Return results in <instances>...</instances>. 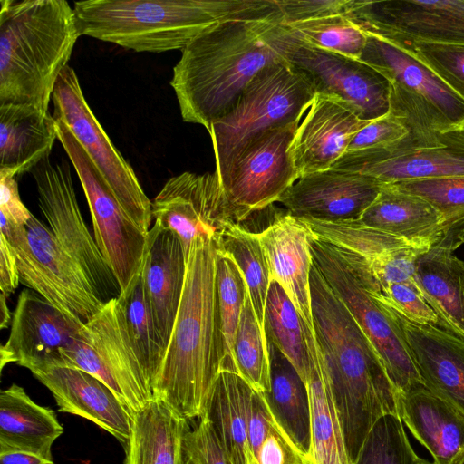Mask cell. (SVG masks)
<instances>
[{
  "instance_id": "obj_16",
  "label": "cell",
  "mask_w": 464,
  "mask_h": 464,
  "mask_svg": "<svg viewBox=\"0 0 464 464\" xmlns=\"http://www.w3.org/2000/svg\"><path fill=\"white\" fill-rule=\"evenodd\" d=\"M293 36L285 60L315 94L342 101L366 121L390 112L391 82L379 71L358 59L311 47Z\"/></svg>"
},
{
  "instance_id": "obj_48",
  "label": "cell",
  "mask_w": 464,
  "mask_h": 464,
  "mask_svg": "<svg viewBox=\"0 0 464 464\" xmlns=\"http://www.w3.org/2000/svg\"><path fill=\"white\" fill-rule=\"evenodd\" d=\"M258 464H315L291 439L274 415L270 430L256 457Z\"/></svg>"
},
{
  "instance_id": "obj_53",
  "label": "cell",
  "mask_w": 464,
  "mask_h": 464,
  "mask_svg": "<svg viewBox=\"0 0 464 464\" xmlns=\"http://www.w3.org/2000/svg\"><path fill=\"white\" fill-rule=\"evenodd\" d=\"M0 464H54V462L53 459L44 458L34 452L0 449Z\"/></svg>"
},
{
  "instance_id": "obj_11",
  "label": "cell",
  "mask_w": 464,
  "mask_h": 464,
  "mask_svg": "<svg viewBox=\"0 0 464 464\" xmlns=\"http://www.w3.org/2000/svg\"><path fill=\"white\" fill-rule=\"evenodd\" d=\"M56 127L58 140L82 183L94 239L123 295L140 274L147 233L125 211L69 128L60 121Z\"/></svg>"
},
{
  "instance_id": "obj_2",
  "label": "cell",
  "mask_w": 464,
  "mask_h": 464,
  "mask_svg": "<svg viewBox=\"0 0 464 464\" xmlns=\"http://www.w3.org/2000/svg\"><path fill=\"white\" fill-rule=\"evenodd\" d=\"M310 292L318 358L354 462L373 425L385 415H399L398 392L372 344L314 264Z\"/></svg>"
},
{
  "instance_id": "obj_12",
  "label": "cell",
  "mask_w": 464,
  "mask_h": 464,
  "mask_svg": "<svg viewBox=\"0 0 464 464\" xmlns=\"http://www.w3.org/2000/svg\"><path fill=\"white\" fill-rule=\"evenodd\" d=\"M52 101L53 118L69 128L125 211L148 233L153 218L151 201L131 166L112 144L92 111L78 76L71 66L67 65L61 72Z\"/></svg>"
},
{
  "instance_id": "obj_32",
  "label": "cell",
  "mask_w": 464,
  "mask_h": 464,
  "mask_svg": "<svg viewBox=\"0 0 464 464\" xmlns=\"http://www.w3.org/2000/svg\"><path fill=\"white\" fill-rule=\"evenodd\" d=\"M63 428L55 411L35 403L15 383L0 392V449L26 450L53 459Z\"/></svg>"
},
{
  "instance_id": "obj_42",
  "label": "cell",
  "mask_w": 464,
  "mask_h": 464,
  "mask_svg": "<svg viewBox=\"0 0 464 464\" xmlns=\"http://www.w3.org/2000/svg\"><path fill=\"white\" fill-rule=\"evenodd\" d=\"M417 458L400 416L388 414L373 425L353 464H415Z\"/></svg>"
},
{
  "instance_id": "obj_10",
  "label": "cell",
  "mask_w": 464,
  "mask_h": 464,
  "mask_svg": "<svg viewBox=\"0 0 464 464\" xmlns=\"http://www.w3.org/2000/svg\"><path fill=\"white\" fill-rule=\"evenodd\" d=\"M61 353L63 367L82 370L102 382L131 415L154 397L130 340L120 297L106 303Z\"/></svg>"
},
{
  "instance_id": "obj_30",
  "label": "cell",
  "mask_w": 464,
  "mask_h": 464,
  "mask_svg": "<svg viewBox=\"0 0 464 464\" xmlns=\"http://www.w3.org/2000/svg\"><path fill=\"white\" fill-rule=\"evenodd\" d=\"M418 246L430 248L447 233L439 211L423 198L384 184L374 201L356 220Z\"/></svg>"
},
{
  "instance_id": "obj_15",
  "label": "cell",
  "mask_w": 464,
  "mask_h": 464,
  "mask_svg": "<svg viewBox=\"0 0 464 464\" xmlns=\"http://www.w3.org/2000/svg\"><path fill=\"white\" fill-rule=\"evenodd\" d=\"M300 122L267 130L255 138L221 182L228 200L246 221L277 202L299 179L289 147Z\"/></svg>"
},
{
  "instance_id": "obj_9",
  "label": "cell",
  "mask_w": 464,
  "mask_h": 464,
  "mask_svg": "<svg viewBox=\"0 0 464 464\" xmlns=\"http://www.w3.org/2000/svg\"><path fill=\"white\" fill-rule=\"evenodd\" d=\"M310 246L313 264L372 344L397 392L424 385L396 314L371 295L336 246L314 235Z\"/></svg>"
},
{
  "instance_id": "obj_26",
  "label": "cell",
  "mask_w": 464,
  "mask_h": 464,
  "mask_svg": "<svg viewBox=\"0 0 464 464\" xmlns=\"http://www.w3.org/2000/svg\"><path fill=\"white\" fill-rule=\"evenodd\" d=\"M398 414L433 464H464V412L424 385L398 392Z\"/></svg>"
},
{
  "instance_id": "obj_38",
  "label": "cell",
  "mask_w": 464,
  "mask_h": 464,
  "mask_svg": "<svg viewBox=\"0 0 464 464\" xmlns=\"http://www.w3.org/2000/svg\"><path fill=\"white\" fill-rule=\"evenodd\" d=\"M120 300L135 353L153 392L166 349L148 302L140 274L131 288L120 296Z\"/></svg>"
},
{
  "instance_id": "obj_24",
  "label": "cell",
  "mask_w": 464,
  "mask_h": 464,
  "mask_svg": "<svg viewBox=\"0 0 464 464\" xmlns=\"http://www.w3.org/2000/svg\"><path fill=\"white\" fill-rule=\"evenodd\" d=\"M53 394L61 412L82 417L127 445L132 415L118 396L90 373L54 367L33 373Z\"/></svg>"
},
{
  "instance_id": "obj_45",
  "label": "cell",
  "mask_w": 464,
  "mask_h": 464,
  "mask_svg": "<svg viewBox=\"0 0 464 464\" xmlns=\"http://www.w3.org/2000/svg\"><path fill=\"white\" fill-rule=\"evenodd\" d=\"M370 294L380 304L411 323L439 326L436 313L424 300L420 288L413 285L391 284L380 293Z\"/></svg>"
},
{
  "instance_id": "obj_57",
  "label": "cell",
  "mask_w": 464,
  "mask_h": 464,
  "mask_svg": "<svg viewBox=\"0 0 464 464\" xmlns=\"http://www.w3.org/2000/svg\"><path fill=\"white\" fill-rule=\"evenodd\" d=\"M249 464H258V463H257V460L253 457V458L250 459Z\"/></svg>"
},
{
  "instance_id": "obj_35",
  "label": "cell",
  "mask_w": 464,
  "mask_h": 464,
  "mask_svg": "<svg viewBox=\"0 0 464 464\" xmlns=\"http://www.w3.org/2000/svg\"><path fill=\"white\" fill-rule=\"evenodd\" d=\"M266 343L270 392L265 396L277 421L295 443L310 456L311 417L307 386L285 354L273 343Z\"/></svg>"
},
{
  "instance_id": "obj_44",
  "label": "cell",
  "mask_w": 464,
  "mask_h": 464,
  "mask_svg": "<svg viewBox=\"0 0 464 464\" xmlns=\"http://www.w3.org/2000/svg\"><path fill=\"white\" fill-rule=\"evenodd\" d=\"M386 41L430 68L464 100V45L430 44L405 38Z\"/></svg>"
},
{
  "instance_id": "obj_22",
  "label": "cell",
  "mask_w": 464,
  "mask_h": 464,
  "mask_svg": "<svg viewBox=\"0 0 464 464\" xmlns=\"http://www.w3.org/2000/svg\"><path fill=\"white\" fill-rule=\"evenodd\" d=\"M368 122L342 101L316 94L289 147L299 178L331 169Z\"/></svg>"
},
{
  "instance_id": "obj_5",
  "label": "cell",
  "mask_w": 464,
  "mask_h": 464,
  "mask_svg": "<svg viewBox=\"0 0 464 464\" xmlns=\"http://www.w3.org/2000/svg\"><path fill=\"white\" fill-rule=\"evenodd\" d=\"M0 105L48 112L54 87L81 36L64 0H0Z\"/></svg>"
},
{
  "instance_id": "obj_20",
  "label": "cell",
  "mask_w": 464,
  "mask_h": 464,
  "mask_svg": "<svg viewBox=\"0 0 464 464\" xmlns=\"http://www.w3.org/2000/svg\"><path fill=\"white\" fill-rule=\"evenodd\" d=\"M385 183L357 172L328 169L299 178L277 200L297 218L323 222L356 221Z\"/></svg>"
},
{
  "instance_id": "obj_7",
  "label": "cell",
  "mask_w": 464,
  "mask_h": 464,
  "mask_svg": "<svg viewBox=\"0 0 464 464\" xmlns=\"http://www.w3.org/2000/svg\"><path fill=\"white\" fill-rule=\"evenodd\" d=\"M315 92L286 60L262 69L237 102L208 130L222 182L247 145L267 130L301 121Z\"/></svg>"
},
{
  "instance_id": "obj_39",
  "label": "cell",
  "mask_w": 464,
  "mask_h": 464,
  "mask_svg": "<svg viewBox=\"0 0 464 464\" xmlns=\"http://www.w3.org/2000/svg\"><path fill=\"white\" fill-rule=\"evenodd\" d=\"M233 362L237 372L257 392H270L267 343L247 295L236 333Z\"/></svg>"
},
{
  "instance_id": "obj_4",
  "label": "cell",
  "mask_w": 464,
  "mask_h": 464,
  "mask_svg": "<svg viewBox=\"0 0 464 464\" xmlns=\"http://www.w3.org/2000/svg\"><path fill=\"white\" fill-rule=\"evenodd\" d=\"M73 9L81 35L140 53L182 51L220 22L278 16L274 0H87Z\"/></svg>"
},
{
  "instance_id": "obj_6",
  "label": "cell",
  "mask_w": 464,
  "mask_h": 464,
  "mask_svg": "<svg viewBox=\"0 0 464 464\" xmlns=\"http://www.w3.org/2000/svg\"><path fill=\"white\" fill-rule=\"evenodd\" d=\"M359 60L391 82L390 113L409 131L399 150L439 144L446 132L464 127V100L408 52L367 34Z\"/></svg>"
},
{
  "instance_id": "obj_49",
  "label": "cell",
  "mask_w": 464,
  "mask_h": 464,
  "mask_svg": "<svg viewBox=\"0 0 464 464\" xmlns=\"http://www.w3.org/2000/svg\"><path fill=\"white\" fill-rule=\"evenodd\" d=\"M351 0H276L282 24L296 23L321 18L343 15L349 9Z\"/></svg>"
},
{
  "instance_id": "obj_52",
  "label": "cell",
  "mask_w": 464,
  "mask_h": 464,
  "mask_svg": "<svg viewBox=\"0 0 464 464\" xmlns=\"http://www.w3.org/2000/svg\"><path fill=\"white\" fill-rule=\"evenodd\" d=\"M20 276L14 250L0 235V289L9 296L18 286Z\"/></svg>"
},
{
  "instance_id": "obj_31",
  "label": "cell",
  "mask_w": 464,
  "mask_h": 464,
  "mask_svg": "<svg viewBox=\"0 0 464 464\" xmlns=\"http://www.w3.org/2000/svg\"><path fill=\"white\" fill-rule=\"evenodd\" d=\"M188 430V420L153 397L132 415L125 464H185L183 440Z\"/></svg>"
},
{
  "instance_id": "obj_29",
  "label": "cell",
  "mask_w": 464,
  "mask_h": 464,
  "mask_svg": "<svg viewBox=\"0 0 464 464\" xmlns=\"http://www.w3.org/2000/svg\"><path fill=\"white\" fill-rule=\"evenodd\" d=\"M57 136L53 115L29 104L0 105V171L19 176L50 157Z\"/></svg>"
},
{
  "instance_id": "obj_56",
  "label": "cell",
  "mask_w": 464,
  "mask_h": 464,
  "mask_svg": "<svg viewBox=\"0 0 464 464\" xmlns=\"http://www.w3.org/2000/svg\"><path fill=\"white\" fill-rule=\"evenodd\" d=\"M415 464H433V462L418 457Z\"/></svg>"
},
{
  "instance_id": "obj_28",
  "label": "cell",
  "mask_w": 464,
  "mask_h": 464,
  "mask_svg": "<svg viewBox=\"0 0 464 464\" xmlns=\"http://www.w3.org/2000/svg\"><path fill=\"white\" fill-rule=\"evenodd\" d=\"M452 231L415 263L416 282L439 318V326L464 341V261L455 254Z\"/></svg>"
},
{
  "instance_id": "obj_13",
  "label": "cell",
  "mask_w": 464,
  "mask_h": 464,
  "mask_svg": "<svg viewBox=\"0 0 464 464\" xmlns=\"http://www.w3.org/2000/svg\"><path fill=\"white\" fill-rule=\"evenodd\" d=\"M31 173L39 208L58 243L78 263L105 304L120 297L118 281L82 216L68 161L53 163L49 157Z\"/></svg>"
},
{
  "instance_id": "obj_37",
  "label": "cell",
  "mask_w": 464,
  "mask_h": 464,
  "mask_svg": "<svg viewBox=\"0 0 464 464\" xmlns=\"http://www.w3.org/2000/svg\"><path fill=\"white\" fill-rule=\"evenodd\" d=\"M216 245L218 250L234 260L241 272L253 309L264 331V310L271 276L258 233L233 224L222 232Z\"/></svg>"
},
{
  "instance_id": "obj_17",
  "label": "cell",
  "mask_w": 464,
  "mask_h": 464,
  "mask_svg": "<svg viewBox=\"0 0 464 464\" xmlns=\"http://www.w3.org/2000/svg\"><path fill=\"white\" fill-rule=\"evenodd\" d=\"M344 15L384 40L464 45V0H351Z\"/></svg>"
},
{
  "instance_id": "obj_8",
  "label": "cell",
  "mask_w": 464,
  "mask_h": 464,
  "mask_svg": "<svg viewBox=\"0 0 464 464\" xmlns=\"http://www.w3.org/2000/svg\"><path fill=\"white\" fill-rule=\"evenodd\" d=\"M3 236L14 250L20 283L84 325L104 306L78 263L34 215L26 225L5 222Z\"/></svg>"
},
{
  "instance_id": "obj_46",
  "label": "cell",
  "mask_w": 464,
  "mask_h": 464,
  "mask_svg": "<svg viewBox=\"0 0 464 464\" xmlns=\"http://www.w3.org/2000/svg\"><path fill=\"white\" fill-rule=\"evenodd\" d=\"M408 136L409 131L403 123L389 112L358 130L345 153L392 149Z\"/></svg>"
},
{
  "instance_id": "obj_18",
  "label": "cell",
  "mask_w": 464,
  "mask_h": 464,
  "mask_svg": "<svg viewBox=\"0 0 464 464\" xmlns=\"http://www.w3.org/2000/svg\"><path fill=\"white\" fill-rule=\"evenodd\" d=\"M303 219L316 237L357 256L361 264L355 266L356 273L370 293H380L389 285L396 283L419 287L415 263L418 256L429 248L365 227L358 221L332 223Z\"/></svg>"
},
{
  "instance_id": "obj_23",
  "label": "cell",
  "mask_w": 464,
  "mask_h": 464,
  "mask_svg": "<svg viewBox=\"0 0 464 464\" xmlns=\"http://www.w3.org/2000/svg\"><path fill=\"white\" fill-rule=\"evenodd\" d=\"M314 233L303 218L281 211L258 232L271 280L285 291L299 314L314 332L310 272L313 265L310 241Z\"/></svg>"
},
{
  "instance_id": "obj_54",
  "label": "cell",
  "mask_w": 464,
  "mask_h": 464,
  "mask_svg": "<svg viewBox=\"0 0 464 464\" xmlns=\"http://www.w3.org/2000/svg\"><path fill=\"white\" fill-rule=\"evenodd\" d=\"M7 297L5 294L1 293L0 295V328L5 329L11 324L13 314H11L10 310L7 305Z\"/></svg>"
},
{
  "instance_id": "obj_25",
  "label": "cell",
  "mask_w": 464,
  "mask_h": 464,
  "mask_svg": "<svg viewBox=\"0 0 464 464\" xmlns=\"http://www.w3.org/2000/svg\"><path fill=\"white\" fill-rule=\"evenodd\" d=\"M187 260L178 236L155 222L147 233L140 276L165 349L185 284Z\"/></svg>"
},
{
  "instance_id": "obj_50",
  "label": "cell",
  "mask_w": 464,
  "mask_h": 464,
  "mask_svg": "<svg viewBox=\"0 0 464 464\" xmlns=\"http://www.w3.org/2000/svg\"><path fill=\"white\" fill-rule=\"evenodd\" d=\"M274 419V413L265 394L254 392L247 422V440L251 453L256 459L266 438Z\"/></svg>"
},
{
  "instance_id": "obj_58",
  "label": "cell",
  "mask_w": 464,
  "mask_h": 464,
  "mask_svg": "<svg viewBox=\"0 0 464 464\" xmlns=\"http://www.w3.org/2000/svg\"><path fill=\"white\" fill-rule=\"evenodd\" d=\"M186 459V457H185ZM185 464H193L192 462H190L189 460H188L187 459H185Z\"/></svg>"
},
{
  "instance_id": "obj_33",
  "label": "cell",
  "mask_w": 464,
  "mask_h": 464,
  "mask_svg": "<svg viewBox=\"0 0 464 464\" xmlns=\"http://www.w3.org/2000/svg\"><path fill=\"white\" fill-rule=\"evenodd\" d=\"M307 335L311 353L306 382L310 403V456L315 464H353L348 452L339 411L319 361L314 334Z\"/></svg>"
},
{
  "instance_id": "obj_19",
  "label": "cell",
  "mask_w": 464,
  "mask_h": 464,
  "mask_svg": "<svg viewBox=\"0 0 464 464\" xmlns=\"http://www.w3.org/2000/svg\"><path fill=\"white\" fill-rule=\"evenodd\" d=\"M82 327L34 290L24 289L17 298L9 337L0 349L1 370L11 362L32 373L63 367L62 350L72 344Z\"/></svg>"
},
{
  "instance_id": "obj_36",
  "label": "cell",
  "mask_w": 464,
  "mask_h": 464,
  "mask_svg": "<svg viewBox=\"0 0 464 464\" xmlns=\"http://www.w3.org/2000/svg\"><path fill=\"white\" fill-rule=\"evenodd\" d=\"M309 332L314 334L284 288L276 281L271 280L264 310L266 339L285 354L305 384L311 365L307 340Z\"/></svg>"
},
{
  "instance_id": "obj_34",
  "label": "cell",
  "mask_w": 464,
  "mask_h": 464,
  "mask_svg": "<svg viewBox=\"0 0 464 464\" xmlns=\"http://www.w3.org/2000/svg\"><path fill=\"white\" fill-rule=\"evenodd\" d=\"M254 392L236 371L223 369L205 412L232 464H249L254 457L247 440V422Z\"/></svg>"
},
{
  "instance_id": "obj_55",
  "label": "cell",
  "mask_w": 464,
  "mask_h": 464,
  "mask_svg": "<svg viewBox=\"0 0 464 464\" xmlns=\"http://www.w3.org/2000/svg\"><path fill=\"white\" fill-rule=\"evenodd\" d=\"M452 231L455 245L459 247L464 245V223L450 229Z\"/></svg>"
},
{
  "instance_id": "obj_40",
  "label": "cell",
  "mask_w": 464,
  "mask_h": 464,
  "mask_svg": "<svg viewBox=\"0 0 464 464\" xmlns=\"http://www.w3.org/2000/svg\"><path fill=\"white\" fill-rule=\"evenodd\" d=\"M287 27L304 44L358 60L367 40V34L344 14L296 23Z\"/></svg>"
},
{
  "instance_id": "obj_41",
  "label": "cell",
  "mask_w": 464,
  "mask_h": 464,
  "mask_svg": "<svg viewBox=\"0 0 464 464\" xmlns=\"http://www.w3.org/2000/svg\"><path fill=\"white\" fill-rule=\"evenodd\" d=\"M216 279L226 356L223 369L237 372L232 357L233 343L248 291L234 260L218 248Z\"/></svg>"
},
{
  "instance_id": "obj_27",
  "label": "cell",
  "mask_w": 464,
  "mask_h": 464,
  "mask_svg": "<svg viewBox=\"0 0 464 464\" xmlns=\"http://www.w3.org/2000/svg\"><path fill=\"white\" fill-rule=\"evenodd\" d=\"M395 314L424 386L464 412V341Z\"/></svg>"
},
{
  "instance_id": "obj_1",
  "label": "cell",
  "mask_w": 464,
  "mask_h": 464,
  "mask_svg": "<svg viewBox=\"0 0 464 464\" xmlns=\"http://www.w3.org/2000/svg\"><path fill=\"white\" fill-rule=\"evenodd\" d=\"M293 37L280 23L228 20L195 38L182 50L170 80L182 120L208 130L262 69L285 60Z\"/></svg>"
},
{
  "instance_id": "obj_3",
  "label": "cell",
  "mask_w": 464,
  "mask_h": 464,
  "mask_svg": "<svg viewBox=\"0 0 464 464\" xmlns=\"http://www.w3.org/2000/svg\"><path fill=\"white\" fill-rule=\"evenodd\" d=\"M216 256L214 240H193L180 304L153 387L154 397L188 420L205 414L225 365Z\"/></svg>"
},
{
  "instance_id": "obj_51",
  "label": "cell",
  "mask_w": 464,
  "mask_h": 464,
  "mask_svg": "<svg viewBox=\"0 0 464 464\" xmlns=\"http://www.w3.org/2000/svg\"><path fill=\"white\" fill-rule=\"evenodd\" d=\"M0 213L24 226L33 215L20 198L15 177L4 171H0Z\"/></svg>"
},
{
  "instance_id": "obj_21",
  "label": "cell",
  "mask_w": 464,
  "mask_h": 464,
  "mask_svg": "<svg viewBox=\"0 0 464 464\" xmlns=\"http://www.w3.org/2000/svg\"><path fill=\"white\" fill-rule=\"evenodd\" d=\"M332 169L371 176L385 184L464 177V127L446 132L433 146L344 153Z\"/></svg>"
},
{
  "instance_id": "obj_14",
  "label": "cell",
  "mask_w": 464,
  "mask_h": 464,
  "mask_svg": "<svg viewBox=\"0 0 464 464\" xmlns=\"http://www.w3.org/2000/svg\"><path fill=\"white\" fill-rule=\"evenodd\" d=\"M155 222L175 233L188 258L193 240L218 239L230 225L246 221L228 200L216 171L169 178L151 202Z\"/></svg>"
},
{
  "instance_id": "obj_47",
  "label": "cell",
  "mask_w": 464,
  "mask_h": 464,
  "mask_svg": "<svg viewBox=\"0 0 464 464\" xmlns=\"http://www.w3.org/2000/svg\"><path fill=\"white\" fill-rule=\"evenodd\" d=\"M188 430L183 440L185 457L193 464H232L207 413Z\"/></svg>"
},
{
  "instance_id": "obj_43",
  "label": "cell",
  "mask_w": 464,
  "mask_h": 464,
  "mask_svg": "<svg viewBox=\"0 0 464 464\" xmlns=\"http://www.w3.org/2000/svg\"><path fill=\"white\" fill-rule=\"evenodd\" d=\"M390 185L420 197L435 208L443 218L446 232L464 223V177L415 179Z\"/></svg>"
}]
</instances>
